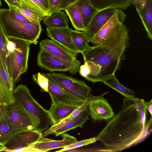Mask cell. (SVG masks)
<instances>
[{
    "mask_svg": "<svg viewBox=\"0 0 152 152\" xmlns=\"http://www.w3.org/2000/svg\"><path fill=\"white\" fill-rule=\"evenodd\" d=\"M146 102L124 98L122 107L96 137L107 148L121 151L140 142L152 131V116L147 121Z\"/></svg>",
    "mask_w": 152,
    "mask_h": 152,
    "instance_id": "6da1fadb",
    "label": "cell"
},
{
    "mask_svg": "<svg viewBox=\"0 0 152 152\" xmlns=\"http://www.w3.org/2000/svg\"><path fill=\"white\" fill-rule=\"evenodd\" d=\"M126 17V14L121 9H117L90 41L93 45L102 47L121 61L125 59V53L129 44L128 30L124 24Z\"/></svg>",
    "mask_w": 152,
    "mask_h": 152,
    "instance_id": "7a4b0ae2",
    "label": "cell"
},
{
    "mask_svg": "<svg viewBox=\"0 0 152 152\" xmlns=\"http://www.w3.org/2000/svg\"><path fill=\"white\" fill-rule=\"evenodd\" d=\"M81 53L84 61H87L90 67L89 79L93 83L101 82L105 78L115 74L121 67V61L100 46H90Z\"/></svg>",
    "mask_w": 152,
    "mask_h": 152,
    "instance_id": "3957f363",
    "label": "cell"
},
{
    "mask_svg": "<svg viewBox=\"0 0 152 152\" xmlns=\"http://www.w3.org/2000/svg\"><path fill=\"white\" fill-rule=\"evenodd\" d=\"M15 99L26 111L32 121L34 129L44 132L52 124L48 111L44 108L32 96L29 88L20 84L14 90Z\"/></svg>",
    "mask_w": 152,
    "mask_h": 152,
    "instance_id": "277c9868",
    "label": "cell"
},
{
    "mask_svg": "<svg viewBox=\"0 0 152 152\" xmlns=\"http://www.w3.org/2000/svg\"><path fill=\"white\" fill-rule=\"evenodd\" d=\"M0 23L7 37L24 40L35 45L42 31L40 23H20L13 18L9 9L6 8L0 9Z\"/></svg>",
    "mask_w": 152,
    "mask_h": 152,
    "instance_id": "5b68a950",
    "label": "cell"
},
{
    "mask_svg": "<svg viewBox=\"0 0 152 152\" xmlns=\"http://www.w3.org/2000/svg\"><path fill=\"white\" fill-rule=\"evenodd\" d=\"M8 48L12 59V80L14 84L19 81L20 75L26 72L30 46L31 43L24 40L7 37Z\"/></svg>",
    "mask_w": 152,
    "mask_h": 152,
    "instance_id": "8992f818",
    "label": "cell"
},
{
    "mask_svg": "<svg viewBox=\"0 0 152 152\" xmlns=\"http://www.w3.org/2000/svg\"><path fill=\"white\" fill-rule=\"evenodd\" d=\"M44 74L64 90L83 102L87 99L91 91V88L83 81L64 74Z\"/></svg>",
    "mask_w": 152,
    "mask_h": 152,
    "instance_id": "52a82bcc",
    "label": "cell"
},
{
    "mask_svg": "<svg viewBox=\"0 0 152 152\" xmlns=\"http://www.w3.org/2000/svg\"><path fill=\"white\" fill-rule=\"evenodd\" d=\"M37 62L39 66L49 71H68L73 75L78 72L81 65L79 60L66 61L42 49L38 53Z\"/></svg>",
    "mask_w": 152,
    "mask_h": 152,
    "instance_id": "ba28073f",
    "label": "cell"
},
{
    "mask_svg": "<svg viewBox=\"0 0 152 152\" xmlns=\"http://www.w3.org/2000/svg\"><path fill=\"white\" fill-rule=\"evenodd\" d=\"M42 133L36 129L24 130L16 134L3 146L8 152H25L42 138Z\"/></svg>",
    "mask_w": 152,
    "mask_h": 152,
    "instance_id": "9c48e42d",
    "label": "cell"
},
{
    "mask_svg": "<svg viewBox=\"0 0 152 152\" xmlns=\"http://www.w3.org/2000/svg\"><path fill=\"white\" fill-rule=\"evenodd\" d=\"M6 116L8 121L17 129L24 130L34 129L28 113L15 99L13 103L7 105Z\"/></svg>",
    "mask_w": 152,
    "mask_h": 152,
    "instance_id": "30bf717a",
    "label": "cell"
},
{
    "mask_svg": "<svg viewBox=\"0 0 152 152\" xmlns=\"http://www.w3.org/2000/svg\"><path fill=\"white\" fill-rule=\"evenodd\" d=\"M88 109L89 115L95 121H108L115 115L112 107L104 96L91 101L89 104Z\"/></svg>",
    "mask_w": 152,
    "mask_h": 152,
    "instance_id": "8fae6325",
    "label": "cell"
},
{
    "mask_svg": "<svg viewBox=\"0 0 152 152\" xmlns=\"http://www.w3.org/2000/svg\"><path fill=\"white\" fill-rule=\"evenodd\" d=\"M47 77L48 79V93L52 103L79 107L84 102L68 93Z\"/></svg>",
    "mask_w": 152,
    "mask_h": 152,
    "instance_id": "7c38bea8",
    "label": "cell"
},
{
    "mask_svg": "<svg viewBox=\"0 0 152 152\" xmlns=\"http://www.w3.org/2000/svg\"><path fill=\"white\" fill-rule=\"evenodd\" d=\"M146 32L152 39V0H132Z\"/></svg>",
    "mask_w": 152,
    "mask_h": 152,
    "instance_id": "4fadbf2b",
    "label": "cell"
},
{
    "mask_svg": "<svg viewBox=\"0 0 152 152\" xmlns=\"http://www.w3.org/2000/svg\"><path fill=\"white\" fill-rule=\"evenodd\" d=\"M46 30L47 35L51 40L72 52L79 53L73 42L71 28L69 27L55 28L47 27Z\"/></svg>",
    "mask_w": 152,
    "mask_h": 152,
    "instance_id": "5bb4252c",
    "label": "cell"
},
{
    "mask_svg": "<svg viewBox=\"0 0 152 152\" xmlns=\"http://www.w3.org/2000/svg\"><path fill=\"white\" fill-rule=\"evenodd\" d=\"M117 9H107L97 12L93 16L84 31L88 41L90 42L91 38L114 15Z\"/></svg>",
    "mask_w": 152,
    "mask_h": 152,
    "instance_id": "9a60e30c",
    "label": "cell"
},
{
    "mask_svg": "<svg viewBox=\"0 0 152 152\" xmlns=\"http://www.w3.org/2000/svg\"><path fill=\"white\" fill-rule=\"evenodd\" d=\"M15 85L5 69L0 56V97L7 105L13 103Z\"/></svg>",
    "mask_w": 152,
    "mask_h": 152,
    "instance_id": "2e32d148",
    "label": "cell"
},
{
    "mask_svg": "<svg viewBox=\"0 0 152 152\" xmlns=\"http://www.w3.org/2000/svg\"><path fill=\"white\" fill-rule=\"evenodd\" d=\"M40 49L66 61H73L76 59L78 53L72 52L57 42L48 39L39 43Z\"/></svg>",
    "mask_w": 152,
    "mask_h": 152,
    "instance_id": "e0dca14e",
    "label": "cell"
},
{
    "mask_svg": "<svg viewBox=\"0 0 152 152\" xmlns=\"http://www.w3.org/2000/svg\"><path fill=\"white\" fill-rule=\"evenodd\" d=\"M61 135L62 140H56L42 137L31 146L42 152H46L54 149L63 148L77 141L75 137L68 134L64 133Z\"/></svg>",
    "mask_w": 152,
    "mask_h": 152,
    "instance_id": "ac0fdd59",
    "label": "cell"
},
{
    "mask_svg": "<svg viewBox=\"0 0 152 152\" xmlns=\"http://www.w3.org/2000/svg\"><path fill=\"white\" fill-rule=\"evenodd\" d=\"M108 92V91L105 92L99 96H94L90 93L87 99L81 106L75 109L68 116L56 125H52L47 130L42 133V137H45L50 134H53V132L56 130L77 117L83 111L88 109L89 104L91 101L101 97L104 96Z\"/></svg>",
    "mask_w": 152,
    "mask_h": 152,
    "instance_id": "d6986e66",
    "label": "cell"
},
{
    "mask_svg": "<svg viewBox=\"0 0 152 152\" xmlns=\"http://www.w3.org/2000/svg\"><path fill=\"white\" fill-rule=\"evenodd\" d=\"M8 43L7 37L0 23V56L5 69L12 80V59L8 48Z\"/></svg>",
    "mask_w": 152,
    "mask_h": 152,
    "instance_id": "ffe728a7",
    "label": "cell"
},
{
    "mask_svg": "<svg viewBox=\"0 0 152 152\" xmlns=\"http://www.w3.org/2000/svg\"><path fill=\"white\" fill-rule=\"evenodd\" d=\"M79 107L51 103L48 110L52 125H56L68 116Z\"/></svg>",
    "mask_w": 152,
    "mask_h": 152,
    "instance_id": "44dd1931",
    "label": "cell"
},
{
    "mask_svg": "<svg viewBox=\"0 0 152 152\" xmlns=\"http://www.w3.org/2000/svg\"><path fill=\"white\" fill-rule=\"evenodd\" d=\"M43 23L50 28H63L68 27V19L66 15L60 10H55L47 16Z\"/></svg>",
    "mask_w": 152,
    "mask_h": 152,
    "instance_id": "7402d4cb",
    "label": "cell"
},
{
    "mask_svg": "<svg viewBox=\"0 0 152 152\" xmlns=\"http://www.w3.org/2000/svg\"><path fill=\"white\" fill-rule=\"evenodd\" d=\"M88 109L82 112L78 116L69 121L54 131L53 134L58 136L70 130L77 127L83 128L85 124L89 120Z\"/></svg>",
    "mask_w": 152,
    "mask_h": 152,
    "instance_id": "603a6c76",
    "label": "cell"
},
{
    "mask_svg": "<svg viewBox=\"0 0 152 152\" xmlns=\"http://www.w3.org/2000/svg\"><path fill=\"white\" fill-rule=\"evenodd\" d=\"M6 110L0 118V145H2L16 134L24 131L14 127L8 121L6 116Z\"/></svg>",
    "mask_w": 152,
    "mask_h": 152,
    "instance_id": "cb8c5ba5",
    "label": "cell"
},
{
    "mask_svg": "<svg viewBox=\"0 0 152 152\" xmlns=\"http://www.w3.org/2000/svg\"><path fill=\"white\" fill-rule=\"evenodd\" d=\"M132 0H90L97 10L107 9H120L125 10L131 4Z\"/></svg>",
    "mask_w": 152,
    "mask_h": 152,
    "instance_id": "d4e9b609",
    "label": "cell"
},
{
    "mask_svg": "<svg viewBox=\"0 0 152 152\" xmlns=\"http://www.w3.org/2000/svg\"><path fill=\"white\" fill-rule=\"evenodd\" d=\"M75 3L80 11L86 28L93 16L99 11L94 7L90 0H77Z\"/></svg>",
    "mask_w": 152,
    "mask_h": 152,
    "instance_id": "484cf974",
    "label": "cell"
},
{
    "mask_svg": "<svg viewBox=\"0 0 152 152\" xmlns=\"http://www.w3.org/2000/svg\"><path fill=\"white\" fill-rule=\"evenodd\" d=\"M101 82L126 98H132L135 97V92L121 84L115 77V74L105 78Z\"/></svg>",
    "mask_w": 152,
    "mask_h": 152,
    "instance_id": "4316f807",
    "label": "cell"
},
{
    "mask_svg": "<svg viewBox=\"0 0 152 152\" xmlns=\"http://www.w3.org/2000/svg\"><path fill=\"white\" fill-rule=\"evenodd\" d=\"M64 10L68 16L74 28L78 31H84L86 28L80 10L75 3L66 7Z\"/></svg>",
    "mask_w": 152,
    "mask_h": 152,
    "instance_id": "83f0119b",
    "label": "cell"
},
{
    "mask_svg": "<svg viewBox=\"0 0 152 152\" xmlns=\"http://www.w3.org/2000/svg\"><path fill=\"white\" fill-rule=\"evenodd\" d=\"M13 8L22 15L31 23H40L41 21L43 20L47 16L43 13L39 11L28 8L21 5Z\"/></svg>",
    "mask_w": 152,
    "mask_h": 152,
    "instance_id": "f1b7e54d",
    "label": "cell"
},
{
    "mask_svg": "<svg viewBox=\"0 0 152 152\" xmlns=\"http://www.w3.org/2000/svg\"><path fill=\"white\" fill-rule=\"evenodd\" d=\"M71 36L73 42L79 53L86 50L90 46L84 31L72 30Z\"/></svg>",
    "mask_w": 152,
    "mask_h": 152,
    "instance_id": "f546056e",
    "label": "cell"
},
{
    "mask_svg": "<svg viewBox=\"0 0 152 152\" xmlns=\"http://www.w3.org/2000/svg\"><path fill=\"white\" fill-rule=\"evenodd\" d=\"M20 5L39 11L46 16L49 14L38 0H20Z\"/></svg>",
    "mask_w": 152,
    "mask_h": 152,
    "instance_id": "4dcf8cb0",
    "label": "cell"
},
{
    "mask_svg": "<svg viewBox=\"0 0 152 152\" xmlns=\"http://www.w3.org/2000/svg\"><path fill=\"white\" fill-rule=\"evenodd\" d=\"M97 141L96 137L86 139L80 141H77L70 145L63 148L61 150L56 151V152H62L66 151L71 149H73L77 148L82 147L87 145L89 144L94 143Z\"/></svg>",
    "mask_w": 152,
    "mask_h": 152,
    "instance_id": "1f68e13d",
    "label": "cell"
},
{
    "mask_svg": "<svg viewBox=\"0 0 152 152\" xmlns=\"http://www.w3.org/2000/svg\"><path fill=\"white\" fill-rule=\"evenodd\" d=\"M33 78L40 87L41 91L48 93V79L44 73L39 72L32 75Z\"/></svg>",
    "mask_w": 152,
    "mask_h": 152,
    "instance_id": "d6a6232c",
    "label": "cell"
},
{
    "mask_svg": "<svg viewBox=\"0 0 152 152\" xmlns=\"http://www.w3.org/2000/svg\"><path fill=\"white\" fill-rule=\"evenodd\" d=\"M9 10L12 17L17 21L26 23H31L14 8L10 7Z\"/></svg>",
    "mask_w": 152,
    "mask_h": 152,
    "instance_id": "836d02e7",
    "label": "cell"
},
{
    "mask_svg": "<svg viewBox=\"0 0 152 152\" xmlns=\"http://www.w3.org/2000/svg\"><path fill=\"white\" fill-rule=\"evenodd\" d=\"M77 0H61L58 6L57 10H64L69 5L75 3Z\"/></svg>",
    "mask_w": 152,
    "mask_h": 152,
    "instance_id": "e575fe53",
    "label": "cell"
},
{
    "mask_svg": "<svg viewBox=\"0 0 152 152\" xmlns=\"http://www.w3.org/2000/svg\"><path fill=\"white\" fill-rule=\"evenodd\" d=\"M61 0H48L50 13L56 10Z\"/></svg>",
    "mask_w": 152,
    "mask_h": 152,
    "instance_id": "d590c367",
    "label": "cell"
},
{
    "mask_svg": "<svg viewBox=\"0 0 152 152\" xmlns=\"http://www.w3.org/2000/svg\"><path fill=\"white\" fill-rule=\"evenodd\" d=\"M7 4L9 7L15 8L20 5V0H4Z\"/></svg>",
    "mask_w": 152,
    "mask_h": 152,
    "instance_id": "8d00e7d4",
    "label": "cell"
},
{
    "mask_svg": "<svg viewBox=\"0 0 152 152\" xmlns=\"http://www.w3.org/2000/svg\"><path fill=\"white\" fill-rule=\"evenodd\" d=\"M41 4L44 7L47 13H50L48 0H38Z\"/></svg>",
    "mask_w": 152,
    "mask_h": 152,
    "instance_id": "74e56055",
    "label": "cell"
},
{
    "mask_svg": "<svg viewBox=\"0 0 152 152\" xmlns=\"http://www.w3.org/2000/svg\"><path fill=\"white\" fill-rule=\"evenodd\" d=\"M7 107L6 104L0 102V118L5 111Z\"/></svg>",
    "mask_w": 152,
    "mask_h": 152,
    "instance_id": "f35d334b",
    "label": "cell"
},
{
    "mask_svg": "<svg viewBox=\"0 0 152 152\" xmlns=\"http://www.w3.org/2000/svg\"><path fill=\"white\" fill-rule=\"evenodd\" d=\"M146 108L149 112L151 116H152V100L148 102H145Z\"/></svg>",
    "mask_w": 152,
    "mask_h": 152,
    "instance_id": "ab89813d",
    "label": "cell"
},
{
    "mask_svg": "<svg viewBox=\"0 0 152 152\" xmlns=\"http://www.w3.org/2000/svg\"><path fill=\"white\" fill-rule=\"evenodd\" d=\"M5 148L3 145H0V152L5 151Z\"/></svg>",
    "mask_w": 152,
    "mask_h": 152,
    "instance_id": "60d3db41",
    "label": "cell"
},
{
    "mask_svg": "<svg viewBox=\"0 0 152 152\" xmlns=\"http://www.w3.org/2000/svg\"><path fill=\"white\" fill-rule=\"evenodd\" d=\"M1 5V0H0V6Z\"/></svg>",
    "mask_w": 152,
    "mask_h": 152,
    "instance_id": "b9f144b4",
    "label": "cell"
},
{
    "mask_svg": "<svg viewBox=\"0 0 152 152\" xmlns=\"http://www.w3.org/2000/svg\"><path fill=\"white\" fill-rule=\"evenodd\" d=\"M0 102H1V98H0Z\"/></svg>",
    "mask_w": 152,
    "mask_h": 152,
    "instance_id": "7bdbcfd3",
    "label": "cell"
}]
</instances>
